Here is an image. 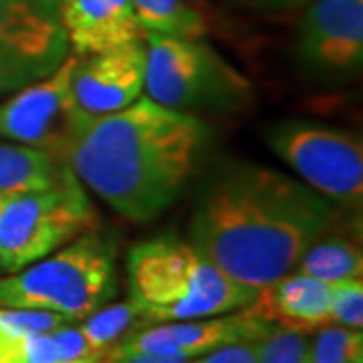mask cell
I'll return each mask as SVG.
<instances>
[{
	"label": "cell",
	"instance_id": "cell-25",
	"mask_svg": "<svg viewBox=\"0 0 363 363\" xmlns=\"http://www.w3.org/2000/svg\"><path fill=\"white\" fill-rule=\"evenodd\" d=\"M97 363H190V359L160 357V355H147V353H123V351L109 350L97 359Z\"/></svg>",
	"mask_w": 363,
	"mask_h": 363
},
{
	"label": "cell",
	"instance_id": "cell-27",
	"mask_svg": "<svg viewBox=\"0 0 363 363\" xmlns=\"http://www.w3.org/2000/svg\"><path fill=\"white\" fill-rule=\"evenodd\" d=\"M99 357H91V359H77V362H55V363H97Z\"/></svg>",
	"mask_w": 363,
	"mask_h": 363
},
{
	"label": "cell",
	"instance_id": "cell-13",
	"mask_svg": "<svg viewBox=\"0 0 363 363\" xmlns=\"http://www.w3.org/2000/svg\"><path fill=\"white\" fill-rule=\"evenodd\" d=\"M67 39L79 57L145 40L131 0H61Z\"/></svg>",
	"mask_w": 363,
	"mask_h": 363
},
{
	"label": "cell",
	"instance_id": "cell-15",
	"mask_svg": "<svg viewBox=\"0 0 363 363\" xmlns=\"http://www.w3.org/2000/svg\"><path fill=\"white\" fill-rule=\"evenodd\" d=\"M65 162L25 143H0V198L51 188L67 174Z\"/></svg>",
	"mask_w": 363,
	"mask_h": 363
},
{
	"label": "cell",
	"instance_id": "cell-7",
	"mask_svg": "<svg viewBox=\"0 0 363 363\" xmlns=\"http://www.w3.org/2000/svg\"><path fill=\"white\" fill-rule=\"evenodd\" d=\"M264 142L315 192L331 204L359 210L363 202V143L353 131L311 119L271 125Z\"/></svg>",
	"mask_w": 363,
	"mask_h": 363
},
{
	"label": "cell",
	"instance_id": "cell-17",
	"mask_svg": "<svg viewBox=\"0 0 363 363\" xmlns=\"http://www.w3.org/2000/svg\"><path fill=\"white\" fill-rule=\"evenodd\" d=\"M131 6L145 33L188 40L206 35V18L188 0H131Z\"/></svg>",
	"mask_w": 363,
	"mask_h": 363
},
{
	"label": "cell",
	"instance_id": "cell-12",
	"mask_svg": "<svg viewBox=\"0 0 363 363\" xmlns=\"http://www.w3.org/2000/svg\"><path fill=\"white\" fill-rule=\"evenodd\" d=\"M0 51L61 65L69 51L61 0H0Z\"/></svg>",
	"mask_w": 363,
	"mask_h": 363
},
{
	"label": "cell",
	"instance_id": "cell-6",
	"mask_svg": "<svg viewBox=\"0 0 363 363\" xmlns=\"http://www.w3.org/2000/svg\"><path fill=\"white\" fill-rule=\"evenodd\" d=\"M97 222V212L71 168L51 188L0 198V277L45 259Z\"/></svg>",
	"mask_w": 363,
	"mask_h": 363
},
{
	"label": "cell",
	"instance_id": "cell-24",
	"mask_svg": "<svg viewBox=\"0 0 363 363\" xmlns=\"http://www.w3.org/2000/svg\"><path fill=\"white\" fill-rule=\"evenodd\" d=\"M190 363H257V343L242 341L222 345L218 350H212L190 359Z\"/></svg>",
	"mask_w": 363,
	"mask_h": 363
},
{
	"label": "cell",
	"instance_id": "cell-23",
	"mask_svg": "<svg viewBox=\"0 0 363 363\" xmlns=\"http://www.w3.org/2000/svg\"><path fill=\"white\" fill-rule=\"evenodd\" d=\"M51 337L57 347V357L59 362H77V359H91L97 357L91 351L89 343L85 335L81 333L79 327H73V323L59 325L57 329L51 331Z\"/></svg>",
	"mask_w": 363,
	"mask_h": 363
},
{
	"label": "cell",
	"instance_id": "cell-18",
	"mask_svg": "<svg viewBox=\"0 0 363 363\" xmlns=\"http://www.w3.org/2000/svg\"><path fill=\"white\" fill-rule=\"evenodd\" d=\"M79 323H81L79 325L81 333L85 335L91 351L97 357L107 353L117 341L130 335L131 331L147 327L143 321L142 309L131 298L123 303H113V305L107 303Z\"/></svg>",
	"mask_w": 363,
	"mask_h": 363
},
{
	"label": "cell",
	"instance_id": "cell-11",
	"mask_svg": "<svg viewBox=\"0 0 363 363\" xmlns=\"http://www.w3.org/2000/svg\"><path fill=\"white\" fill-rule=\"evenodd\" d=\"M143 75V40H133L111 51L79 57L71 79L73 101L85 116L116 113L142 97Z\"/></svg>",
	"mask_w": 363,
	"mask_h": 363
},
{
	"label": "cell",
	"instance_id": "cell-21",
	"mask_svg": "<svg viewBox=\"0 0 363 363\" xmlns=\"http://www.w3.org/2000/svg\"><path fill=\"white\" fill-rule=\"evenodd\" d=\"M57 63L45 59H33L16 52L0 51V95L16 93L37 83L57 69Z\"/></svg>",
	"mask_w": 363,
	"mask_h": 363
},
{
	"label": "cell",
	"instance_id": "cell-22",
	"mask_svg": "<svg viewBox=\"0 0 363 363\" xmlns=\"http://www.w3.org/2000/svg\"><path fill=\"white\" fill-rule=\"evenodd\" d=\"M331 325L362 329L363 327V283L343 281L333 285L331 295Z\"/></svg>",
	"mask_w": 363,
	"mask_h": 363
},
{
	"label": "cell",
	"instance_id": "cell-26",
	"mask_svg": "<svg viewBox=\"0 0 363 363\" xmlns=\"http://www.w3.org/2000/svg\"><path fill=\"white\" fill-rule=\"evenodd\" d=\"M238 6H245L250 11H286V9H293L298 4H309L313 0H233Z\"/></svg>",
	"mask_w": 363,
	"mask_h": 363
},
{
	"label": "cell",
	"instance_id": "cell-4",
	"mask_svg": "<svg viewBox=\"0 0 363 363\" xmlns=\"http://www.w3.org/2000/svg\"><path fill=\"white\" fill-rule=\"evenodd\" d=\"M116 240L91 228L23 271L0 277V307L63 315L79 323L116 297Z\"/></svg>",
	"mask_w": 363,
	"mask_h": 363
},
{
	"label": "cell",
	"instance_id": "cell-3",
	"mask_svg": "<svg viewBox=\"0 0 363 363\" xmlns=\"http://www.w3.org/2000/svg\"><path fill=\"white\" fill-rule=\"evenodd\" d=\"M131 301L145 325L188 321L240 311L259 291L238 285L190 240L160 234L128 255Z\"/></svg>",
	"mask_w": 363,
	"mask_h": 363
},
{
	"label": "cell",
	"instance_id": "cell-19",
	"mask_svg": "<svg viewBox=\"0 0 363 363\" xmlns=\"http://www.w3.org/2000/svg\"><path fill=\"white\" fill-rule=\"evenodd\" d=\"M257 363H311L309 333L269 325L257 341Z\"/></svg>",
	"mask_w": 363,
	"mask_h": 363
},
{
	"label": "cell",
	"instance_id": "cell-8",
	"mask_svg": "<svg viewBox=\"0 0 363 363\" xmlns=\"http://www.w3.org/2000/svg\"><path fill=\"white\" fill-rule=\"evenodd\" d=\"M79 57H67L51 75L16 91L0 105V138L39 147L67 164L83 111L73 101L71 79Z\"/></svg>",
	"mask_w": 363,
	"mask_h": 363
},
{
	"label": "cell",
	"instance_id": "cell-14",
	"mask_svg": "<svg viewBox=\"0 0 363 363\" xmlns=\"http://www.w3.org/2000/svg\"><path fill=\"white\" fill-rule=\"evenodd\" d=\"M331 295L333 285L301 272H289L259 289L255 301L245 309L267 323L313 333L331 325Z\"/></svg>",
	"mask_w": 363,
	"mask_h": 363
},
{
	"label": "cell",
	"instance_id": "cell-9",
	"mask_svg": "<svg viewBox=\"0 0 363 363\" xmlns=\"http://www.w3.org/2000/svg\"><path fill=\"white\" fill-rule=\"evenodd\" d=\"M298 63L315 77L343 81L363 65V0H313L297 25Z\"/></svg>",
	"mask_w": 363,
	"mask_h": 363
},
{
	"label": "cell",
	"instance_id": "cell-16",
	"mask_svg": "<svg viewBox=\"0 0 363 363\" xmlns=\"http://www.w3.org/2000/svg\"><path fill=\"white\" fill-rule=\"evenodd\" d=\"M293 272L307 274L329 285L357 281L363 274L362 247L351 236L329 230L305 250Z\"/></svg>",
	"mask_w": 363,
	"mask_h": 363
},
{
	"label": "cell",
	"instance_id": "cell-5",
	"mask_svg": "<svg viewBox=\"0 0 363 363\" xmlns=\"http://www.w3.org/2000/svg\"><path fill=\"white\" fill-rule=\"evenodd\" d=\"M147 99L176 111H230L247 101L250 83L202 40L145 33Z\"/></svg>",
	"mask_w": 363,
	"mask_h": 363
},
{
	"label": "cell",
	"instance_id": "cell-20",
	"mask_svg": "<svg viewBox=\"0 0 363 363\" xmlns=\"http://www.w3.org/2000/svg\"><path fill=\"white\" fill-rule=\"evenodd\" d=\"M311 363H363L362 329L325 325L311 341Z\"/></svg>",
	"mask_w": 363,
	"mask_h": 363
},
{
	"label": "cell",
	"instance_id": "cell-2",
	"mask_svg": "<svg viewBox=\"0 0 363 363\" xmlns=\"http://www.w3.org/2000/svg\"><path fill=\"white\" fill-rule=\"evenodd\" d=\"M212 130L200 117L140 97L107 116H83L67 166L130 222H150L188 188Z\"/></svg>",
	"mask_w": 363,
	"mask_h": 363
},
{
	"label": "cell",
	"instance_id": "cell-1",
	"mask_svg": "<svg viewBox=\"0 0 363 363\" xmlns=\"http://www.w3.org/2000/svg\"><path fill=\"white\" fill-rule=\"evenodd\" d=\"M337 214L281 169L226 160L198 190L188 240L238 285L259 291L295 271L305 250L335 228Z\"/></svg>",
	"mask_w": 363,
	"mask_h": 363
},
{
	"label": "cell",
	"instance_id": "cell-10",
	"mask_svg": "<svg viewBox=\"0 0 363 363\" xmlns=\"http://www.w3.org/2000/svg\"><path fill=\"white\" fill-rule=\"evenodd\" d=\"M269 325L271 323L250 315L247 309H240L202 319L147 325L138 331H131L130 335L117 341L111 350L194 359L222 345L257 341L269 329Z\"/></svg>",
	"mask_w": 363,
	"mask_h": 363
}]
</instances>
